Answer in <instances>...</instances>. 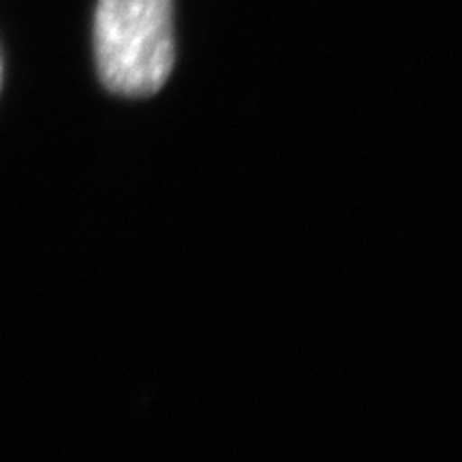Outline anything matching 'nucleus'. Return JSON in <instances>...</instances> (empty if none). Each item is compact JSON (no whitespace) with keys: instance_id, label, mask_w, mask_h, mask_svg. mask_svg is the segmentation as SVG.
<instances>
[{"instance_id":"1","label":"nucleus","mask_w":462,"mask_h":462,"mask_svg":"<svg viewBox=\"0 0 462 462\" xmlns=\"http://www.w3.org/2000/svg\"><path fill=\"white\" fill-rule=\"evenodd\" d=\"M171 0H99L95 58L101 82L123 97L161 90L173 67Z\"/></svg>"}]
</instances>
